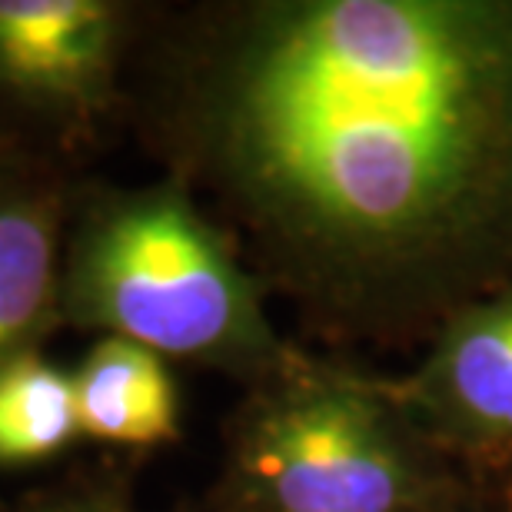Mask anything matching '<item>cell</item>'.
Masks as SVG:
<instances>
[{
    "mask_svg": "<svg viewBox=\"0 0 512 512\" xmlns=\"http://www.w3.org/2000/svg\"><path fill=\"white\" fill-rule=\"evenodd\" d=\"M223 143L250 190L303 227L403 240L506 157L512 34L459 4L300 7L233 67Z\"/></svg>",
    "mask_w": 512,
    "mask_h": 512,
    "instance_id": "cell-1",
    "label": "cell"
},
{
    "mask_svg": "<svg viewBox=\"0 0 512 512\" xmlns=\"http://www.w3.org/2000/svg\"><path fill=\"white\" fill-rule=\"evenodd\" d=\"M60 313L157 356H240L263 340L247 276L170 190L90 213L60 276Z\"/></svg>",
    "mask_w": 512,
    "mask_h": 512,
    "instance_id": "cell-2",
    "label": "cell"
},
{
    "mask_svg": "<svg viewBox=\"0 0 512 512\" xmlns=\"http://www.w3.org/2000/svg\"><path fill=\"white\" fill-rule=\"evenodd\" d=\"M240 473L273 512H396L406 469L360 399L316 389L276 399L240 443Z\"/></svg>",
    "mask_w": 512,
    "mask_h": 512,
    "instance_id": "cell-3",
    "label": "cell"
},
{
    "mask_svg": "<svg viewBox=\"0 0 512 512\" xmlns=\"http://www.w3.org/2000/svg\"><path fill=\"white\" fill-rule=\"evenodd\" d=\"M117 10L100 0H0V90L30 107H84L107 84Z\"/></svg>",
    "mask_w": 512,
    "mask_h": 512,
    "instance_id": "cell-4",
    "label": "cell"
},
{
    "mask_svg": "<svg viewBox=\"0 0 512 512\" xmlns=\"http://www.w3.org/2000/svg\"><path fill=\"white\" fill-rule=\"evenodd\" d=\"M57 193L0 177V366L37 350L60 316Z\"/></svg>",
    "mask_w": 512,
    "mask_h": 512,
    "instance_id": "cell-5",
    "label": "cell"
},
{
    "mask_svg": "<svg viewBox=\"0 0 512 512\" xmlns=\"http://www.w3.org/2000/svg\"><path fill=\"white\" fill-rule=\"evenodd\" d=\"M80 436L150 446L177 436V389L163 356L104 336L74 373Z\"/></svg>",
    "mask_w": 512,
    "mask_h": 512,
    "instance_id": "cell-6",
    "label": "cell"
},
{
    "mask_svg": "<svg viewBox=\"0 0 512 512\" xmlns=\"http://www.w3.org/2000/svg\"><path fill=\"white\" fill-rule=\"evenodd\" d=\"M80 439L74 376L30 350L0 366V466H30Z\"/></svg>",
    "mask_w": 512,
    "mask_h": 512,
    "instance_id": "cell-7",
    "label": "cell"
},
{
    "mask_svg": "<svg viewBox=\"0 0 512 512\" xmlns=\"http://www.w3.org/2000/svg\"><path fill=\"white\" fill-rule=\"evenodd\" d=\"M446 380L449 393L473 419L512 429V303L479 316L456 336Z\"/></svg>",
    "mask_w": 512,
    "mask_h": 512,
    "instance_id": "cell-8",
    "label": "cell"
},
{
    "mask_svg": "<svg viewBox=\"0 0 512 512\" xmlns=\"http://www.w3.org/2000/svg\"><path fill=\"white\" fill-rule=\"evenodd\" d=\"M34 512H114V509L94 496H54L47 503H40Z\"/></svg>",
    "mask_w": 512,
    "mask_h": 512,
    "instance_id": "cell-9",
    "label": "cell"
}]
</instances>
